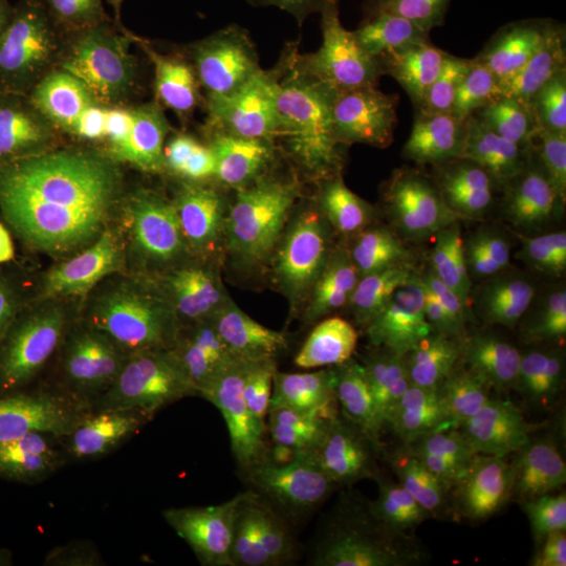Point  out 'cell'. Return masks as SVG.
I'll list each match as a JSON object with an SVG mask.
<instances>
[{"mask_svg": "<svg viewBox=\"0 0 566 566\" xmlns=\"http://www.w3.org/2000/svg\"><path fill=\"white\" fill-rule=\"evenodd\" d=\"M243 399L233 325L193 304L97 301L0 325V422L46 485L130 507L196 479Z\"/></svg>", "mask_w": 566, "mask_h": 566, "instance_id": "cell-1", "label": "cell"}, {"mask_svg": "<svg viewBox=\"0 0 566 566\" xmlns=\"http://www.w3.org/2000/svg\"><path fill=\"white\" fill-rule=\"evenodd\" d=\"M149 67L118 137L158 158L200 212L240 214L275 160V128L261 105L271 74L229 60L219 42Z\"/></svg>", "mask_w": 566, "mask_h": 566, "instance_id": "cell-2", "label": "cell"}, {"mask_svg": "<svg viewBox=\"0 0 566 566\" xmlns=\"http://www.w3.org/2000/svg\"><path fill=\"white\" fill-rule=\"evenodd\" d=\"M116 91L112 49L91 11L44 4L0 70V181L55 189L95 147Z\"/></svg>", "mask_w": 566, "mask_h": 566, "instance_id": "cell-3", "label": "cell"}, {"mask_svg": "<svg viewBox=\"0 0 566 566\" xmlns=\"http://www.w3.org/2000/svg\"><path fill=\"white\" fill-rule=\"evenodd\" d=\"M449 449L460 504L476 523L526 525L565 468L566 359L528 350L474 378Z\"/></svg>", "mask_w": 566, "mask_h": 566, "instance_id": "cell-4", "label": "cell"}, {"mask_svg": "<svg viewBox=\"0 0 566 566\" xmlns=\"http://www.w3.org/2000/svg\"><path fill=\"white\" fill-rule=\"evenodd\" d=\"M378 109L411 200L464 189L525 139L497 63L474 49L392 82Z\"/></svg>", "mask_w": 566, "mask_h": 566, "instance_id": "cell-5", "label": "cell"}, {"mask_svg": "<svg viewBox=\"0 0 566 566\" xmlns=\"http://www.w3.org/2000/svg\"><path fill=\"white\" fill-rule=\"evenodd\" d=\"M563 145L565 126L558 118L546 137L516 143L464 189L411 200L413 264L549 282Z\"/></svg>", "mask_w": 566, "mask_h": 566, "instance_id": "cell-6", "label": "cell"}, {"mask_svg": "<svg viewBox=\"0 0 566 566\" xmlns=\"http://www.w3.org/2000/svg\"><path fill=\"white\" fill-rule=\"evenodd\" d=\"M250 411L264 500L285 525L332 531L364 514L376 491L346 405L306 380L282 378Z\"/></svg>", "mask_w": 566, "mask_h": 566, "instance_id": "cell-7", "label": "cell"}, {"mask_svg": "<svg viewBox=\"0 0 566 566\" xmlns=\"http://www.w3.org/2000/svg\"><path fill=\"white\" fill-rule=\"evenodd\" d=\"M112 259L55 189L0 181V325L102 301Z\"/></svg>", "mask_w": 566, "mask_h": 566, "instance_id": "cell-8", "label": "cell"}, {"mask_svg": "<svg viewBox=\"0 0 566 566\" xmlns=\"http://www.w3.org/2000/svg\"><path fill=\"white\" fill-rule=\"evenodd\" d=\"M418 292L430 313L428 357L470 380L531 350L552 311V283L416 263Z\"/></svg>", "mask_w": 566, "mask_h": 566, "instance_id": "cell-9", "label": "cell"}, {"mask_svg": "<svg viewBox=\"0 0 566 566\" xmlns=\"http://www.w3.org/2000/svg\"><path fill=\"white\" fill-rule=\"evenodd\" d=\"M263 256L254 273L212 296L210 311L233 327L252 325L283 343H332L327 298L343 254L324 212L301 203L263 217Z\"/></svg>", "mask_w": 566, "mask_h": 566, "instance_id": "cell-10", "label": "cell"}, {"mask_svg": "<svg viewBox=\"0 0 566 566\" xmlns=\"http://www.w3.org/2000/svg\"><path fill=\"white\" fill-rule=\"evenodd\" d=\"M374 491L413 502L446 462L449 399L432 376L395 365L365 367L346 403Z\"/></svg>", "mask_w": 566, "mask_h": 566, "instance_id": "cell-11", "label": "cell"}, {"mask_svg": "<svg viewBox=\"0 0 566 566\" xmlns=\"http://www.w3.org/2000/svg\"><path fill=\"white\" fill-rule=\"evenodd\" d=\"M57 193L72 219L112 256L139 266L164 227L196 208L158 158L122 137L95 145Z\"/></svg>", "mask_w": 566, "mask_h": 566, "instance_id": "cell-12", "label": "cell"}, {"mask_svg": "<svg viewBox=\"0 0 566 566\" xmlns=\"http://www.w3.org/2000/svg\"><path fill=\"white\" fill-rule=\"evenodd\" d=\"M308 133L315 206L361 233L380 229L401 200V170L380 122L329 112L283 84Z\"/></svg>", "mask_w": 566, "mask_h": 566, "instance_id": "cell-13", "label": "cell"}, {"mask_svg": "<svg viewBox=\"0 0 566 566\" xmlns=\"http://www.w3.org/2000/svg\"><path fill=\"white\" fill-rule=\"evenodd\" d=\"M242 531V486L212 460L163 506L105 535L86 566H198Z\"/></svg>", "mask_w": 566, "mask_h": 566, "instance_id": "cell-14", "label": "cell"}, {"mask_svg": "<svg viewBox=\"0 0 566 566\" xmlns=\"http://www.w3.org/2000/svg\"><path fill=\"white\" fill-rule=\"evenodd\" d=\"M91 15L112 51L145 65L219 42L203 0H93Z\"/></svg>", "mask_w": 566, "mask_h": 566, "instance_id": "cell-15", "label": "cell"}, {"mask_svg": "<svg viewBox=\"0 0 566 566\" xmlns=\"http://www.w3.org/2000/svg\"><path fill=\"white\" fill-rule=\"evenodd\" d=\"M401 285L376 269H353L329 292L332 343L361 350L367 332Z\"/></svg>", "mask_w": 566, "mask_h": 566, "instance_id": "cell-16", "label": "cell"}, {"mask_svg": "<svg viewBox=\"0 0 566 566\" xmlns=\"http://www.w3.org/2000/svg\"><path fill=\"white\" fill-rule=\"evenodd\" d=\"M430 334L424 298L418 290L411 292L401 285L367 332L359 353L380 364H405L428 355Z\"/></svg>", "mask_w": 566, "mask_h": 566, "instance_id": "cell-17", "label": "cell"}, {"mask_svg": "<svg viewBox=\"0 0 566 566\" xmlns=\"http://www.w3.org/2000/svg\"><path fill=\"white\" fill-rule=\"evenodd\" d=\"M214 217L196 208L185 210L164 227L143 269L170 280H206L210 271Z\"/></svg>", "mask_w": 566, "mask_h": 566, "instance_id": "cell-18", "label": "cell"}, {"mask_svg": "<svg viewBox=\"0 0 566 566\" xmlns=\"http://www.w3.org/2000/svg\"><path fill=\"white\" fill-rule=\"evenodd\" d=\"M264 250L263 219L243 214L214 217L208 282L212 296L242 285L256 269Z\"/></svg>", "mask_w": 566, "mask_h": 566, "instance_id": "cell-19", "label": "cell"}, {"mask_svg": "<svg viewBox=\"0 0 566 566\" xmlns=\"http://www.w3.org/2000/svg\"><path fill=\"white\" fill-rule=\"evenodd\" d=\"M327 566H441L422 539L405 533H365L332 549Z\"/></svg>", "mask_w": 566, "mask_h": 566, "instance_id": "cell-20", "label": "cell"}, {"mask_svg": "<svg viewBox=\"0 0 566 566\" xmlns=\"http://www.w3.org/2000/svg\"><path fill=\"white\" fill-rule=\"evenodd\" d=\"M30 514V495L18 460L0 446V528L23 523Z\"/></svg>", "mask_w": 566, "mask_h": 566, "instance_id": "cell-21", "label": "cell"}, {"mask_svg": "<svg viewBox=\"0 0 566 566\" xmlns=\"http://www.w3.org/2000/svg\"><path fill=\"white\" fill-rule=\"evenodd\" d=\"M565 126V145L558 160V175H556V193H554V259L549 271V283H558L566 296V105L560 114Z\"/></svg>", "mask_w": 566, "mask_h": 566, "instance_id": "cell-22", "label": "cell"}, {"mask_svg": "<svg viewBox=\"0 0 566 566\" xmlns=\"http://www.w3.org/2000/svg\"><path fill=\"white\" fill-rule=\"evenodd\" d=\"M28 20L13 0H0V70L15 55L25 34Z\"/></svg>", "mask_w": 566, "mask_h": 566, "instance_id": "cell-23", "label": "cell"}, {"mask_svg": "<svg viewBox=\"0 0 566 566\" xmlns=\"http://www.w3.org/2000/svg\"><path fill=\"white\" fill-rule=\"evenodd\" d=\"M547 552L554 566H566V483L560 489L549 514Z\"/></svg>", "mask_w": 566, "mask_h": 566, "instance_id": "cell-24", "label": "cell"}, {"mask_svg": "<svg viewBox=\"0 0 566 566\" xmlns=\"http://www.w3.org/2000/svg\"><path fill=\"white\" fill-rule=\"evenodd\" d=\"M507 13H549L566 21V0H495Z\"/></svg>", "mask_w": 566, "mask_h": 566, "instance_id": "cell-25", "label": "cell"}, {"mask_svg": "<svg viewBox=\"0 0 566 566\" xmlns=\"http://www.w3.org/2000/svg\"><path fill=\"white\" fill-rule=\"evenodd\" d=\"M214 4L221 9V13H223L227 21H229L233 42H235V44H240V36H242L243 11H245L248 0H214Z\"/></svg>", "mask_w": 566, "mask_h": 566, "instance_id": "cell-26", "label": "cell"}, {"mask_svg": "<svg viewBox=\"0 0 566 566\" xmlns=\"http://www.w3.org/2000/svg\"><path fill=\"white\" fill-rule=\"evenodd\" d=\"M0 566H30L28 560H23L15 552H11L7 546H0Z\"/></svg>", "mask_w": 566, "mask_h": 566, "instance_id": "cell-27", "label": "cell"}, {"mask_svg": "<svg viewBox=\"0 0 566 566\" xmlns=\"http://www.w3.org/2000/svg\"><path fill=\"white\" fill-rule=\"evenodd\" d=\"M240 566H269V565H240Z\"/></svg>", "mask_w": 566, "mask_h": 566, "instance_id": "cell-28", "label": "cell"}]
</instances>
